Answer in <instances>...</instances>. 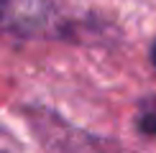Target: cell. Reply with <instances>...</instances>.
<instances>
[{
    "label": "cell",
    "instance_id": "6da1fadb",
    "mask_svg": "<svg viewBox=\"0 0 156 153\" xmlns=\"http://www.w3.org/2000/svg\"><path fill=\"white\" fill-rule=\"evenodd\" d=\"M136 125L144 135L156 138V97H146L138 107V117H136Z\"/></svg>",
    "mask_w": 156,
    "mask_h": 153
},
{
    "label": "cell",
    "instance_id": "7a4b0ae2",
    "mask_svg": "<svg viewBox=\"0 0 156 153\" xmlns=\"http://www.w3.org/2000/svg\"><path fill=\"white\" fill-rule=\"evenodd\" d=\"M13 13V0H0V21H5Z\"/></svg>",
    "mask_w": 156,
    "mask_h": 153
},
{
    "label": "cell",
    "instance_id": "3957f363",
    "mask_svg": "<svg viewBox=\"0 0 156 153\" xmlns=\"http://www.w3.org/2000/svg\"><path fill=\"white\" fill-rule=\"evenodd\" d=\"M151 61L156 64V43H154V49H151Z\"/></svg>",
    "mask_w": 156,
    "mask_h": 153
}]
</instances>
